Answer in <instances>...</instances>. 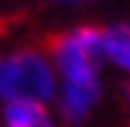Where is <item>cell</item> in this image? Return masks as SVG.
<instances>
[{
    "label": "cell",
    "instance_id": "obj_1",
    "mask_svg": "<svg viewBox=\"0 0 130 127\" xmlns=\"http://www.w3.org/2000/svg\"><path fill=\"white\" fill-rule=\"evenodd\" d=\"M101 32L82 29L58 34L51 45V64L61 79L58 109L67 122H82L101 98Z\"/></svg>",
    "mask_w": 130,
    "mask_h": 127
},
{
    "label": "cell",
    "instance_id": "obj_2",
    "mask_svg": "<svg viewBox=\"0 0 130 127\" xmlns=\"http://www.w3.org/2000/svg\"><path fill=\"white\" fill-rule=\"evenodd\" d=\"M58 77L48 56L37 50H13L0 56V101L45 103L56 95Z\"/></svg>",
    "mask_w": 130,
    "mask_h": 127
},
{
    "label": "cell",
    "instance_id": "obj_3",
    "mask_svg": "<svg viewBox=\"0 0 130 127\" xmlns=\"http://www.w3.org/2000/svg\"><path fill=\"white\" fill-rule=\"evenodd\" d=\"M101 58L130 72V24H117L101 32Z\"/></svg>",
    "mask_w": 130,
    "mask_h": 127
},
{
    "label": "cell",
    "instance_id": "obj_4",
    "mask_svg": "<svg viewBox=\"0 0 130 127\" xmlns=\"http://www.w3.org/2000/svg\"><path fill=\"white\" fill-rule=\"evenodd\" d=\"M5 127H53L43 103H5Z\"/></svg>",
    "mask_w": 130,
    "mask_h": 127
}]
</instances>
